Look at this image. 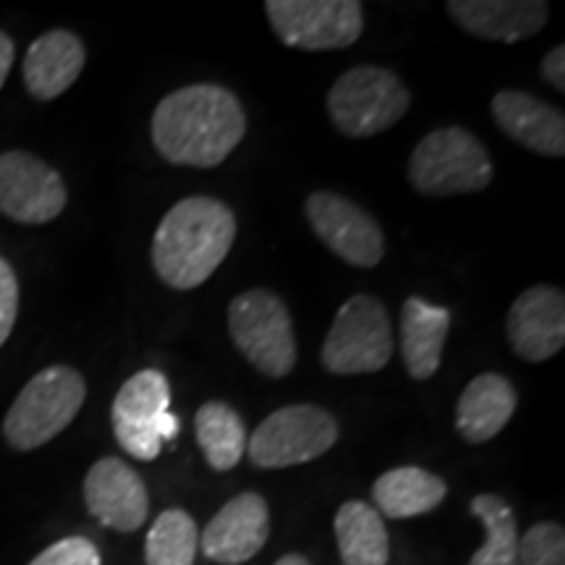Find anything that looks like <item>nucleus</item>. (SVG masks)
Masks as SVG:
<instances>
[{"instance_id": "obj_1", "label": "nucleus", "mask_w": 565, "mask_h": 565, "mask_svg": "<svg viewBox=\"0 0 565 565\" xmlns=\"http://www.w3.org/2000/svg\"><path fill=\"white\" fill-rule=\"evenodd\" d=\"M246 116L238 97L217 84L166 95L152 116V145L173 166L215 168L242 145Z\"/></svg>"}, {"instance_id": "obj_2", "label": "nucleus", "mask_w": 565, "mask_h": 565, "mask_svg": "<svg viewBox=\"0 0 565 565\" xmlns=\"http://www.w3.org/2000/svg\"><path fill=\"white\" fill-rule=\"evenodd\" d=\"M236 242V215L215 196H186L168 210L152 238V267L175 291L202 286Z\"/></svg>"}, {"instance_id": "obj_3", "label": "nucleus", "mask_w": 565, "mask_h": 565, "mask_svg": "<svg viewBox=\"0 0 565 565\" xmlns=\"http://www.w3.org/2000/svg\"><path fill=\"white\" fill-rule=\"evenodd\" d=\"M87 401V383L74 366L53 364L21 387L3 419V437L13 450H38L58 437Z\"/></svg>"}, {"instance_id": "obj_4", "label": "nucleus", "mask_w": 565, "mask_h": 565, "mask_svg": "<svg viewBox=\"0 0 565 565\" xmlns=\"http://www.w3.org/2000/svg\"><path fill=\"white\" fill-rule=\"evenodd\" d=\"M408 181L433 200L482 192L492 183V160L487 147L463 126L429 131L408 158Z\"/></svg>"}, {"instance_id": "obj_5", "label": "nucleus", "mask_w": 565, "mask_h": 565, "mask_svg": "<svg viewBox=\"0 0 565 565\" xmlns=\"http://www.w3.org/2000/svg\"><path fill=\"white\" fill-rule=\"evenodd\" d=\"M228 330L246 362L265 377L282 380L294 372L299 359L294 322L286 303L270 288L238 294L228 307Z\"/></svg>"}, {"instance_id": "obj_6", "label": "nucleus", "mask_w": 565, "mask_h": 565, "mask_svg": "<svg viewBox=\"0 0 565 565\" xmlns=\"http://www.w3.org/2000/svg\"><path fill=\"white\" fill-rule=\"evenodd\" d=\"M412 108V92L383 66H356L330 87V121L343 137H377L401 121Z\"/></svg>"}, {"instance_id": "obj_7", "label": "nucleus", "mask_w": 565, "mask_h": 565, "mask_svg": "<svg viewBox=\"0 0 565 565\" xmlns=\"http://www.w3.org/2000/svg\"><path fill=\"white\" fill-rule=\"evenodd\" d=\"M393 349V324L385 303L370 294H356L338 309L320 359L330 374L351 377L383 370Z\"/></svg>"}, {"instance_id": "obj_8", "label": "nucleus", "mask_w": 565, "mask_h": 565, "mask_svg": "<svg viewBox=\"0 0 565 565\" xmlns=\"http://www.w3.org/2000/svg\"><path fill=\"white\" fill-rule=\"evenodd\" d=\"M113 433L137 461H154L162 443L175 440L181 419L171 412V385L158 370H141L124 383L110 408Z\"/></svg>"}, {"instance_id": "obj_9", "label": "nucleus", "mask_w": 565, "mask_h": 565, "mask_svg": "<svg viewBox=\"0 0 565 565\" xmlns=\"http://www.w3.org/2000/svg\"><path fill=\"white\" fill-rule=\"evenodd\" d=\"M338 435L335 416L322 406H282L254 429L246 440V456L257 469H288L328 454Z\"/></svg>"}, {"instance_id": "obj_10", "label": "nucleus", "mask_w": 565, "mask_h": 565, "mask_svg": "<svg viewBox=\"0 0 565 565\" xmlns=\"http://www.w3.org/2000/svg\"><path fill=\"white\" fill-rule=\"evenodd\" d=\"M267 19L280 42L299 51H343L362 38L359 0H267Z\"/></svg>"}, {"instance_id": "obj_11", "label": "nucleus", "mask_w": 565, "mask_h": 565, "mask_svg": "<svg viewBox=\"0 0 565 565\" xmlns=\"http://www.w3.org/2000/svg\"><path fill=\"white\" fill-rule=\"evenodd\" d=\"M303 212L317 238L345 265L372 270L383 263L385 233L356 202L335 192H315L309 194Z\"/></svg>"}, {"instance_id": "obj_12", "label": "nucleus", "mask_w": 565, "mask_h": 565, "mask_svg": "<svg viewBox=\"0 0 565 565\" xmlns=\"http://www.w3.org/2000/svg\"><path fill=\"white\" fill-rule=\"evenodd\" d=\"M66 202V183L45 160L24 150L0 154V212L6 217L26 225L51 223Z\"/></svg>"}, {"instance_id": "obj_13", "label": "nucleus", "mask_w": 565, "mask_h": 565, "mask_svg": "<svg viewBox=\"0 0 565 565\" xmlns=\"http://www.w3.org/2000/svg\"><path fill=\"white\" fill-rule=\"evenodd\" d=\"M505 335L529 364L553 359L565 345V296L555 286H532L508 309Z\"/></svg>"}, {"instance_id": "obj_14", "label": "nucleus", "mask_w": 565, "mask_h": 565, "mask_svg": "<svg viewBox=\"0 0 565 565\" xmlns=\"http://www.w3.org/2000/svg\"><path fill=\"white\" fill-rule=\"evenodd\" d=\"M84 503L89 515L113 532H137L150 513V492L121 458H100L84 477Z\"/></svg>"}, {"instance_id": "obj_15", "label": "nucleus", "mask_w": 565, "mask_h": 565, "mask_svg": "<svg viewBox=\"0 0 565 565\" xmlns=\"http://www.w3.org/2000/svg\"><path fill=\"white\" fill-rule=\"evenodd\" d=\"M270 511L263 494L242 492L228 500L204 526L200 547L207 561L221 565L249 563L267 545Z\"/></svg>"}, {"instance_id": "obj_16", "label": "nucleus", "mask_w": 565, "mask_h": 565, "mask_svg": "<svg viewBox=\"0 0 565 565\" xmlns=\"http://www.w3.org/2000/svg\"><path fill=\"white\" fill-rule=\"evenodd\" d=\"M448 13L471 38L513 45L542 32L550 6L542 0H454Z\"/></svg>"}, {"instance_id": "obj_17", "label": "nucleus", "mask_w": 565, "mask_h": 565, "mask_svg": "<svg viewBox=\"0 0 565 565\" xmlns=\"http://www.w3.org/2000/svg\"><path fill=\"white\" fill-rule=\"evenodd\" d=\"M492 118L515 145L545 158L565 154V118L553 105L521 89H503L492 97Z\"/></svg>"}, {"instance_id": "obj_18", "label": "nucleus", "mask_w": 565, "mask_h": 565, "mask_svg": "<svg viewBox=\"0 0 565 565\" xmlns=\"http://www.w3.org/2000/svg\"><path fill=\"white\" fill-rule=\"evenodd\" d=\"M87 47L68 30H53L40 34L32 42L24 58V87L34 100H55L79 79Z\"/></svg>"}, {"instance_id": "obj_19", "label": "nucleus", "mask_w": 565, "mask_h": 565, "mask_svg": "<svg viewBox=\"0 0 565 565\" xmlns=\"http://www.w3.org/2000/svg\"><path fill=\"white\" fill-rule=\"evenodd\" d=\"M519 406L513 383L498 372H484L463 387L456 406V429L466 443H490L505 429Z\"/></svg>"}, {"instance_id": "obj_20", "label": "nucleus", "mask_w": 565, "mask_h": 565, "mask_svg": "<svg viewBox=\"0 0 565 565\" xmlns=\"http://www.w3.org/2000/svg\"><path fill=\"white\" fill-rule=\"evenodd\" d=\"M450 330V312L419 296H408L401 309V356L414 380H429L440 370L445 338Z\"/></svg>"}, {"instance_id": "obj_21", "label": "nucleus", "mask_w": 565, "mask_h": 565, "mask_svg": "<svg viewBox=\"0 0 565 565\" xmlns=\"http://www.w3.org/2000/svg\"><path fill=\"white\" fill-rule=\"evenodd\" d=\"M445 494H448L445 479L419 466H398L372 484L374 511L387 519H416L435 511Z\"/></svg>"}, {"instance_id": "obj_22", "label": "nucleus", "mask_w": 565, "mask_h": 565, "mask_svg": "<svg viewBox=\"0 0 565 565\" xmlns=\"http://www.w3.org/2000/svg\"><path fill=\"white\" fill-rule=\"evenodd\" d=\"M335 540L343 565H387L391 536L383 515L364 500H349L335 513Z\"/></svg>"}, {"instance_id": "obj_23", "label": "nucleus", "mask_w": 565, "mask_h": 565, "mask_svg": "<svg viewBox=\"0 0 565 565\" xmlns=\"http://www.w3.org/2000/svg\"><path fill=\"white\" fill-rule=\"evenodd\" d=\"M194 429L210 469H236L246 454V427L236 408L223 401H207L194 416Z\"/></svg>"}, {"instance_id": "obj_24", "label": "nucleus", "mask_w": 565, "mask_h": 565, "mask_svg": "<svg viewBox=\"0 0 565 565\" xmlns=\"http://www.w3.org/2000/svg\"><path fill=\"white\" fill-rule=\"evenodd\" d=\"M469 508L484 526V545L471 555L469 565H519L521 534L513 508L494 492L477 494Z\"/></svg>"}, {"instance_id": "obj_25", "label": "nucleus", "mask_w": 565, "mask_h": 565, "mask_svg": "<svg viewBox=\"0 0 565 565\" xmlns=\"http://www.w3.org/2000/svg\"><path fill=\"white\" fill-rule=\"evenodd\" d=\"M200 532L194 519L181 508L162 511L145 540L147 565H194Z\"/></svg>"}, {"instance_id": "obj_26", "label": "nucleus", "mask_w": 565, "mask_h": 565, "mask_svg": "<svg viewBox=\"0 0 565 565\" xmlns=\"http://www.w3.org/2000/svg\"><path fill=\"white\" fill-rule=\"evenodd\" d=\"M519 565H565V529L540 521L519 536Z\"/></svg>"}, {"instance_id": "obj_27", "label": "nucleus", "mask_w": 565, "mask_h": 565, "mask_svg": "<svg viewBox=\"0 0 565 565\" xmlns=\"http://www.w3.org/2000/svg\"><path fill=\"white\" fill-rule=\"evenodd\" d=\"M30 565H103L100 550L87 536H66L34 557Z\"/></svg>"}, {"instance_id": "obj_28", "label": "nucleus", "mask_w": 565, "mask_h": 565, "mask_svg": "<svg viewBox=\"0 0 565 565\" xmlns=\"http://www.w3.org/2000/svg\"><path fill=\"white\" fill-rule=\"evenodd\" d=\"M19 315V280L13 267L0 257V349L11 338Z\"/></svg>"}, {"instance_id": "obj_29", "label": "nucleus", "mask_w": 565, "mask_h": 565, "mask_svg": "<svg viewBox=\"0 0 565 565\" xmlns=\"http://www.w3.org/2000/svg\"><path fill=\"white\" fill-rule=\"evenodd\" d=\"M540 74L553 89H557V92L565 89V47L563 45L553 47V51L542 58Z\"/></svg>"}, {"instance_id": "obj_30", "label": "nucleus", "mask_w": 565, "mask_h": 565, "mask_svg": "<svg viewBox=\"0 0 565 565\" xmlns=\"http://www.w3.org/2000/svg\"><path fill=\"white\" fill-rule=\"evenodd\" d=\"M13 40L6 32H0V89H3L6 79H9L13 66Z\"/></svg>"}, {"instance_id": "obj_31", "label": "nucleus", "mask_w": 565, "mask_h": 565, "mask_svg": "<svg viewBox=\"0 0 565 565\" xmlns=\"http://www.w3.org/2000/svg\"><path fill=\"white\" fill-rule=\"evenodd\" d=\"M275 565H312V563H309L307 557L299 555V553H291V555H282Z\"/></svg>"}]
</instances>
